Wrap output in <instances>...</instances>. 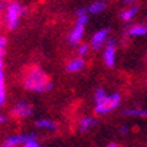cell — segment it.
<instances>
[{"mask_svg": "<svg viewBox=\"0 0 147 147\" xmlns=\"http://www.w3.org/2000/svg\"><path fill=\"white\" fill-rule=\"evenodd\" d=\"M127 131H129V127H127V126H122V127H121V130H119V133L122 134V135H125V134H127Z\"/></svg>", "mask_w": 147, "mask_h": 147, "instance_id": "obj_25", "label": "cell"}, {"mask_svg": "<svg viewBox=\"0 0 147 147\" xmlns=\"http://www.w3.org/2000/svg\"><path fill=\"white\" fill-rule=\"evenodd\" d=\"M33 114L32 106L27 101H19V102L12 107V115L19 119H24V118H29Z\"/></svg>", "mask_w": 147, "mask_h": 147, "instance_id": "obj_5", "label": "cell"}, {"mask_svg": "<svg viewBox=\"0 0 147 147\" xmlns=\"http://www.w3.org/2000/svg\"><path fill=\"white\" fill-rule=\"evenodd\" d=\"M109 33L110 31L107 28H103L101 31H98L90 40V47H92L94 51H99L103 45H106V41L109 38Z\"/></svg>", "mask_w": 147, "mask_h": 147, "instance_id": "obj_6", "label": "cell"}, {"mask_svg": "<svg viewBox=\"0 0 147 147\" xmlns=\"http://www.w3.org/2000/svg\"><path fill=\"white\" fill-rule=\"evenodd\" d=\"M96 125H97V121L94 118H92V117H82L81 119H80L78 127L81 133H86V131H89Z\"/></svg>", "mask_w": 147, "mask_h": 147, "instance_id": "obj_10", "label": "cell"}, {"mask_svg": "<svg viewBox=\"0 0 147 147\" xmlns=\"http://www.w3.org/2000/svg\"><path fill=\"white\" fill-rule=\"evenodd\" d=\"M23 7L19 1H11L9 5H8L7 11H5V27H7L8 31H15L17 27H19V21H20V16H23V12H21Z\"/></svg>", "mask_w": 147, "mask_h": 147, "instance_id": "obj_3", "label": "cell"}, {"mask_svg": "<svg viewBox=\"0 0 147 147\" xmlns=\"http://www.w3.org/2000/svg\"><path fill=\"white\" fill-rule=\"evenodd\" d=\"M139 11V7L138 5H134V7H130L127 8V9H123L122 12H121V19H122L123 21H131L134 19V16L137 15V12Z\"/></svg>", "mask_w": 147, "mask_h": 147, "instance_id": "obj_13", "label": "cell"}, {"mask_svg": "<svg viewBox=\"0 0 147 147\" xmlns=\"http://www.w3.org/2000/svg\"><path fill=\"white\" fill-rule=\"evenodd\" d=\"M106 9V3L102 1V0H98V1H94L88 7V11H89V13H93V15H98L101 13L102 11Z\"/></svg>", "mask_w": 147, "mask_h": 147, "instance_id": "obj_14", "label": "cell"}, {"mask_svg": "<svg viewBox=\"0 0 147 147\" xmlns=\"http://www.w3.org/2000/svg\"><path fill=\"white\" fill-rule=\"evenodd\" d=\"M89 49H90V45L80 44L78 48H77V55H78L80 57H84V56H86L88 53H89Z\"/></svg>", "mask_w": 147, "mask_h": 147, "instance_id": "obj_17", "label": "cell"}, {"mask_svg": "<svg viewBox=\"0 0 147 147\" xmlns=\"http://www.w3.org/2000/svg\"><path fill=\"white\" fill-rule=\"evenodd\" d=\"M8 121H9V118H8L7 115H4V114L0 113V125H5Z\"/></svg>", "mask_w": 147, "mask_h": 147, "instance_id": "obj_23", "label": "cell"}, {"mask_svg": "<svg viewBox=\"0 0 147 147\" xmlns=\"http://www.w3.org/2000/svg\"><path fill=\"white\" fill-rule=\"evenodd\" d=\"M24 88L33 93H47L53 89V82L49 80L48 74L42 69L33 68L25 76Z\"/></svg>", "mask_w": 147, "mask_h": 147, "instance_id": "obj_1", "label": "cell"}, {"mask_svg": "<svg viewBox=\"0 0 147 147\" xmlns=\"http://www.w3.org/2000/svg\"><path fill=\"white\" fill-rule=\"evenodd\" d=\"M125 3L130 4V3H137V0H125Z\"/></svg>", "mask_w": 147, "mask_h": 147, "instance_id": "obj_26", "label": "cell"}, {"mask_svg": "<svg viewBox=\"0 0 147 147\" xmlns=\"http://www.w3.org/2000/svg\"><path fill=\"white\" fill-rule=\"evenodd\" d=\"M8 5H9V1H8V0H0V13H1V12H5Z\"/></svg>", "mask_w": 147, "mask_h": 147, "instance_id": "obj_21", "label": "cell"}, {"mask_svg": "<svg viewBox=\"0 0 147 147\" xmlns=\"http://www.w3.org/2000/svg\"><path fill=\"white\" fill-rule=\"evenodd\" d=\"M0 92H5V74L3 66H0Z\"/></svg>", "mask_w": 147, "mask_h": 147, "instance_id": "obj_18", "label": "cell"}, {"mask_svg": "<svg viewBox=\"0 0 147 147\" xmlns=\"http://www.w3.org/2000/svg\"><path fill=\"white\" fill-rule=\"evenodd\" d=\"M115 55H117V48L115 45L106 44V48L103 51V62L107 68H113L115 65Z\"/></svg>", "mask_w": 147, "mask_h": 147, "instance_id": "obj_8", "label": "cell"}, {"mask_svg": "<svg viewBox=\"0 0 147 147\" xmlns=\"http://www.w3.org/2000/svg\"><path fill=\"white\" fill-rule=\"evenodd\" d=\"M7 48V38L4 36H0V66H3V56Z\"/></svg>", "mask_w": 147, "mask_h": 147, "instance_id": "obj_16", "label": "cell"}, {"mask_svg": "<svg viewBox=\"0 0 147 147\" xmlns=\"http://www.w3.org/2000/svg\"><path fill=\"white\" fill-rule=\"evenodd\" d=\"M109 146H110V147H117V146H118V144H117V143H110Z\"/></svg>", "mask_w": 147, "mask_h": 147, "instance_id": "obj_27", "label": "cell"}, {"mask_svg": "<svg viewBox=\"0 0 147 147\" xmlns=\"http://www.w3.org/2000/svg\"><path fill=\"white\" fill-rule=\"evenodd\" d=\"M24 147H40V142L37 139H31L24 144Z\"/></svg>", "mask_w": 147, "mask_h": 147, "instance_id": "obj_20", "label": "cell"}, {"mask_svg": "<svg viewBox=\"0 0 147 147\" xmlns=\"http://www.w3.org/2000/svg\"><path fill=\"white\" fill-rule=\"evenodd\" d=\"M129 36L131 37H143L147 36V25L144 24H137L129 29Z\"/></svg>", "mask_w": 147, "mask_h": 147, "instance_id": "obj_11", "label": "cell"}, {"mask_svg": "<svg viewBox=\"0 0 147 147\" xmlns=\"http://www.w3.org/2000/svg\"><path fill=\"white\" fill-rule=\"evenodd\" d=\"M86 66V61L82 57L73 58L72 61L66 65V72L68 73H78L81 70H84Z\"/></svg>", "mask_w": 147, "mask_h": 147, "instance_id": "obj_9", "label": "cell"}, {"mask_svg": "<svg viewBox=\"0 0 147 147\" xmlns=\"http://www.w3.org/2000/svg\"><path fill=\"white\" fill-rule=\"evenodd\" d=\"M123 115L127 117H147V109H139V107H131L122 111Z\"/></svg>", "mask_w": 147, "mask_h": 147, "instance_id": "obj_15", "label": "cell"}, {"mask_svg": "<svg viewBox=\"0 0 147 147\" xmlns=\"http://www.w3.org/2000/svg\"><path fill=\"white\" fill-rule=\"evenodd\" d=\"M88 21H89V16H88V13H85V15H81V16H77V21H76V24L85 25V24H88Z\"/></svg>", "mask_w": 147, "mask_h": 147, "instance_id": "obj_19", "label": "cell"}, {"mask_svg": "<svg viewBox=\"0 0 147 147\" xmlns=\"http://www.w3.org/2000/svg\"><path fill=\"white\" fill-rule=\"evenodd\" d=\"M94 102H96L94 111H96L97 115H105L107 113H111L113 110H115L121 105V96L118 93H114L110 96L106 94L101 98L94 99Z\"/></svg>", "mask_w": 147, "mask_h": 147, "instance_id": "obj_2", "label": "cell"}, {"mask_svg": "<svg viewBox=\"0 0 147 147\" xmlns=\"http://www.w3.org/2000/svg\"><path fill=\"white\" fill-rule=\"evenodd\" d=\"M31 139H37V134L31 133V134H15V135H9L4 139L3 146L4 147H16V146H24L28 140Z\"/></svg>", "mask_w": 147, "mask_h": 147, "instance_id": "obj_4", "label": "cell"}, {"mask_svg": "<svg viewBox=\"0 0 147 147\" xmlns=\"http://www.w3.org/2000/svg\"><path fill=\"white\" fill-rule=\"evenodd\" d=\"M5 101H7V94H5V92H0V109L5 105Z\"/></svg>", "mask_w": 147, "mask_h": 147, "instance_id": "obj_22", "label": "cell"}, {"mask_svg": "<svg viewBox=\"0 0 147 147\" xmlns=\"http://www.w3.org/2000/svg\"><path fill=\"white\" fill-rule=\"evenodd\" d=\"M36 127L44 129V130H49V131H55L57 129V123L53 122L52 119H48V118H42V119L36 121Z\"/></svg>", "mask_w": 147, "mask_h": 147, "instance_id": "obj_12", "label": "cell"}, {"mask_svg": "<svg viewBox=\"0 0 147 147\" xmlns=\"http://www.w3.org/2000/svg\"><path fill=\"white\" fill-rule=\"evenodd\" d=\"M84 34H85V25L76 24V27L70 31V34H69V37H68V42L72 47L78 45L81 42L82 37H84Z\"/></svg>", "mask_w": 147, "mask_h": 147, "instance_id": "obj_7", "label": "cell"}, {"mask_svg": "<svg viewBox=\"0 0 147 147\" xmlns=\"http://www.w3.org/2000/svg\"><path fill=\"white\" fill-rule=\"evenodd\" d=\"M85 13H86V8H78V9L76 11L77 16H81V15H85Z\"/></svg>", "mask_w": 147, "mask_h": 147, "instance_id": "obj_24", "label": "cell"}]
</instances>
